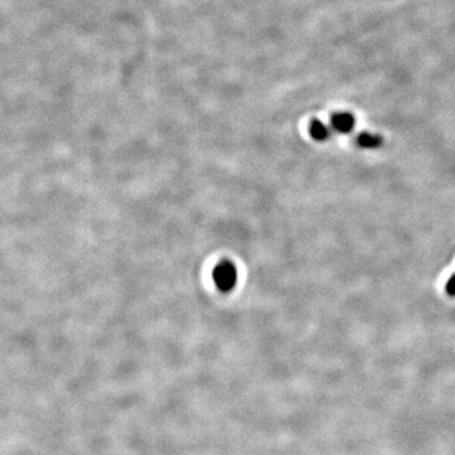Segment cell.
I'll list each match as a JSON object with an SVG mask.
<instances>
[{"label": "cell", "mask_w": 455, "mask_h": 455, "mask_svg": "<svg viewBox=\"0 0 455 455\" xmlns=\"http://www.w3.org/2000/svg\"><path fill=\"white\" fill-rule=\"evenodd\" d=\"M215 281L222 290H229V288L234 287L235 281H237V270H235L234 265L228 262L220 264L215 270Z\"/></svg>", "instance_id": "cell-1"}, {"label": "cell", "mask_w": 455, "mask_h": 455, "mask_svg": "<svg viewBox=\"0 0 455 455\" xmlns=\"http://www.w3.org/2000/svg\"><path fill=\"white\" fill-rule=\"evenodd\" d=\"M334 130L340 134H348L355 126V119L350 113H336L331 116Z\"/></svg>", "instance_id": "cell-2"}, {"label": "cell", "mask_w": 455, "mask_h": 455, "mask_svg": "<svg viewBox=\"0 0 455 455\" xmlns=\"http://www.w3.org/2000/svg\"><path fill=\"white\" fill-rule=\"evenodd\" d=\"M356 144H358L360 148L376 149L379 148V147L383 144V139H382V136L378 135V134H372L363 131V133H360L356 136Z\"/></svg>", "instance_id": "cell-3"}, {"label": "cell", "mask_w": 455, "mask_h": 455, "mask_svg": "<svg viewBox=\"0 0 455 455\" xmlns=\"http://www.w3.org/2000/svg\"><path fill=\"white\" fill-rule=\"evenodd\" d=\"M308 131H310V135L317 142H324L330 136V129L323 121L317 120V119L311 121Z\"/></svg>", "instance_id": "cell-4"}, {"label": "cell", "mask_w": 455, "mask_h": 455, "mask_svg": "<svg viewBox=\"0 0 455 455\" xmlns=\"http://www.w3.org/2000/svg\"><path fill=\"white\" fill-rule=\"evenodd\" d=\"M445 292H446L450 297H455V273L447 278L446 283H445Z\"/></svg>", "instance_id": "cell-5"}]
</instances>
